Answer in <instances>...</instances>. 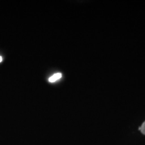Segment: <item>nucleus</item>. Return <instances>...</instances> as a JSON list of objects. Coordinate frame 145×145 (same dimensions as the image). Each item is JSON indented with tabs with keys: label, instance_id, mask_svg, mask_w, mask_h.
<instances>
[{
	"label": "nucleus",
	"instance_id": "1",
	"mask_svg": "<svg viewBox=\"0 0 145 145\" xmlns=\"http://www.w3.org/2000/svg\"><path fill=\"white\" fill-rule=\"evenodd\" d=\"M61 77H62L61 73L58 72V73H56V74H54L53 75H52L51 77L49 78L48 81L50 82H54L56 81L57 80L60 79Z\"/></svg>",
	"mask_w": 145,
	"mask_h": 145
},
{
	"label": "nucleus",
	"instance_id": "2",
	"mask_svg": "<svg viewBox=\"0 0 145 145\" xmlns=\"http://www.w3.org/2000/svg\"><path fill=\"white\" fill-rule=\"evenodd\" d=\"M140 127H141V130H140L141 132L143 135H145V121L143 123L142 125L140 126Z\"/></svg>",
	"mask_w": 145,
	"mask_h": 145
},
{
	"label": "nucleus",
	"instance_id": "3",
	"mask_svg": "<svg viewBox=\"0 0 145 145\" xmlns=\"http://www.w3.org/2000/svg\"><path fill=\"white\" fill-rule=\"evenodd\" d=\"M2 60H3V58H2V57H1V56H0V62H2Z\"/></svg>",
	"mask_w": 145,
	"mask_h": 145
}]
</instances>
